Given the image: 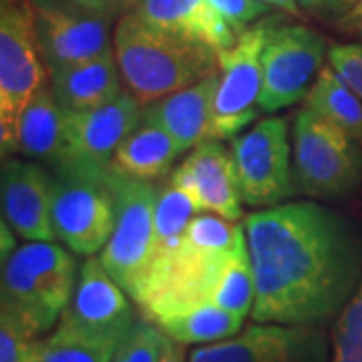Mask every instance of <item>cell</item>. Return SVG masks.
<instances>
[{
	"label": "cell",
	"mask_w": 362,
	"mask_h": 362,
	"mask_svg": "<svg viewBox=\"0 0 362 362\" xmlns=\"http://www.w3.org/2000/svg\"><path fill=\"white\" fill-rule=\"evenodd\" d=\"M77 278V259L69 247L26 242L2 259L0 310L42 338L61 320Z\"/></svg>",
	"instance_id": "cell-3"
},
{
	"label": "cell",
	"mask_w": 362,
	"mask_h": 362,
	"mask_svg": "<svg viewBox=\"0 0 362 362\" xmlns=\"http://www.w3.org/2000/svg\"><path fill=\"white\" fill-rule=\"evenodd\" d=\"M143 105L123 93L95 111H69L65 117V157L59 168L105 169L119 145L141 125ZM57 168V169H59Z\"/></svg>",
	"instance_id": "cell-14"
},
{
	"label": "cell",
	"mask_w": 362,
	"mask_h": 362,
	"mask_svg": "<svg viewBox=\"0 0 362 362\" xmlns=\"http://www.w3.org/2000/svg\"><path fill=\"white\" fill-rule=\"evenodd\" d=\"M346 35H352V37H356V39H362V23L358 26H354V28H350Z\"/></svg>",
	"instance_id": "cell-39"
},
{
	"label": "cell",
	"mask_w": 362,
	"mask_h": 362,
	"mask_svg": "<svg viewBox=\"0 0 362 362\" xmlns=\"http://www.w3.org/2000/svg\"><path fill=\"white\" fill-rule=\"evenodd\" d=\"M113 51L123 85L143 107L220 71L211 47L151 25L137 13L117 21Z\"/></svg>",
	"instance_id": "cell-2"
},
{
	"label": "cell",
	"mask_w": 362,
	"mask_h": 362,
	"mask_svg": "<svg viewBox=\"0 0 362 362\" xmlns=\"http://www.w3.org/2000/svg\"><path fill=\"white\" fill-rule=\"evenodd\" d=\"M168 342V334L157 324L141 316L117 346L111 362H159Z\"/></svg>",
	"instance_id": "cell-28"
},
{
	"label": "cell",
	"mask_w": 362,
	"mask_h": 362,
	"mask_svg": "<svg viewBox=\"0 0 362 362\" xmlns=\"http://www.w3.org/2000/svg\"><path fill=\"white\" fill-rule=\"evenodd\" d=\"M35 33L49 75L103 54L111 47L113 18L69 0H30Z\"/></svg>",
	"instance_id": "cell-11"
},
{
	"label": "cell",
	"mask_w": 362,
	"mask_h": 362,
	"mask_svg": "<svg viewBox=\"0 0 362 362\" xmlns=\"http://www.w3.org/2000/svg\"><path fill=\"white\" fill-rule=\"evenodd\" d=\"M304 107L324 117L362 145V99L330 65L322 66Z\"/></svg>",
	"instance_id": "cell-23"
},
{
	"label": "cell",
	"mask_w": 362,
	"mask_h": 362,
	"mask_svg": "<svg viewBox=\"0 0 362 362\" xmlns=\"http://www.w3.org/2000/svg\"><path fill=\"white\" fill-rule=\"evenodd\" d=\"M61 320L99 342L119 346L137 314L129 294L117 284L99 256H89L78 268L73 298Z\"/></svg>",
	"instance_id": "cell-13"
},
{
	"label": "cell",
	"mask_w": 362,
	"mask_h": 362,
	"mask_svg": "<svg viewBox=\"0 0 362 362\" xmlns=\"http://www.w3.org/2000/svg\"><path fill=\"white\" fill-rule=\"evenodd\" d=\"M117 199L115 232L99 258L127 294L135 290L149 266L156 238V209L159 187L153 181L133 180L107 169Z\"/></svg>",
	"instance_id": "cell-8"
},
{
	"label": "cell",
	"mask_w": 362,
	"mask_h": 362,
	"mask_svg": "<svg viewBox=\"0 0 362 362\" xmlns=\"http://www.w3.org/2000/svg\"><path fill=\"white\" fill-rule=\"evenodd\" d=\"M26 362H39V358L35 356V358H30V361H26Z\"/></svg>",
	"instance_id": "cell-40"
},
{
	"label": "cell",
	"mask_w": 362,
	"mask_h": 362,
	"mask_svg": "<svg viewBox=\"0 0 362 362\" xmlns=\"http://www.w3.org/2000/svg\"><path fill=\"white\" fill-rule=\"evenodd\" d=\"M40 338L8 312L0 310V362H26L37 356Z\"/></svg>",
	"instance_id": "cell-29"
},
{
	"label": "cell",
	"mask_w": 362,
	"mask_h": 362,
	"mask_svg": "<svg viewBox=\"0 0 362 362\" xmlns=\"http://www.w3.org/2000/svg\"><path fill=\"white\" fill-rule=\"evenodd\" d=\"M220 73V71H218ZM214 73L187 89H181L153 105L143 107V119L161 125L177 141L181 151L209 139L214 99L220 75Z\"/></svg>",
	"instance_id": "cell-17"
},
{
	"label": "cell",
	"mask_w": 362,
	"mask_h": 362,
	"mask_svg": "<svg viewBox=\"0 0 362 362\" xmlns=\"http://www.w3.org/2000/svg\"><path fill=\"white\" fill-rule=\"evenodd\" d=\"M181 147L161 125L143 119L141 125L119 145L107 169L133 180L156 181L165 177L180 157Z\"/></svg>",
	"instance_id": "cell-21"
},
{
	"label": "cell",
	"mask_w": 362,
	"mask_h": 362,
	"mask_svg": "<svg viewBox=\"0 0 362 362\" xmlns=\"http://www.w3.org/2000/svg\"><path fill=\"white\" fill-rule=\"evenodd\" d=\"M117 346L99 342L59 320L51 334L40 338L39 362H111Z\"/></svg>",
	"instance_id": "cell-25"
},
{
	"label": "cell",
	"mask_w": 362,
	"mask_h": 362,
	"mask_svg": "<svg viewBox=\"0 0 362 362\" xmlns=\"http://www.w3.org/2000/svg\"><path fill=\"white\" fill-rule=\"evenodd\" d=\"M2 220L26 242H54L52 185L54 175L37 161L6 157L0 175Z\"/></svg>",
	"instance_id": "cell-16"
},
{
	"label": "cell",
	"mask_w": 362,
	"mask_h": 362,
	"mask_svg": "<svg viewBox=\"0 0 362 362\" xmlns=\"http://www.w3.org/2000/svg\"><path fill=\"white\" fill-rule=\"evenodd\" d=\"M169 183L189 195L199 214H214L232 221L244 218L232 151L216 139L195 145L185 161L173 169Z\"/></svg>",
	"instance_id": "cell-15"
},
{
	"label": "cell",
	"mask_w": 362,
	"mask_h": 362,
	"mask_svg": "<svg viewBox=\"0 0 362 362\" xmlns=\"http://www.w3.org/2000/svg\"><path fill=\"white\" fill-rule=\"evenodd\" d=\"M256 2H262V4H266L270 8H276V11H282V13L292 16V18H300L302 16V11L296 4V0H256Z\"/></svg>",
	"instance_id": "cell-36"
},
{
	"label": "cell",
	"mask_w": 362,
	"mask_h": 362,
	"mask_svg": "<svg viewBox=\"0 0 362 362\" xmlns=\"http://www.w3.org/2000/svg\"><path fill=\"white\" fill-rule=\"evenodd\" d=\"M328 63L362 99V42H346V45L330 47Z\"/></svg>",
	"instance_id": "cell-30"
},
{
	"label": "cell",
	"mask_w": 362,
	"mask_h": 362,
	"mask_svg": "<svg viewBox=\"0 0 362 362\" xmlns=\"http://www.w3.org/2000/svg\"><path fill=\"white\" fill-rule=\"evenodd\" d=\"M143 2L145 0H109V11H111V16L119 21L125 14L135 13Z\"/></svg>",
	"instance_id": "cell-33"
},
{
	"label": "cell",
	"mask_w": 362,
	"mask_h": 362,
	"mask_svg": "<svg viewBox=\"0 0 362 362\" xmlns=\"http://www.w3.org/2000/svg\"><path fill=\"white\" fill-rule=\"evenodd\" d=\"M296 4L300 6V11H302V13L318 14V16H320L324 4H326V0H296Z\"/></svg>",
	"instance_id": "cell-38"
},
{
	"label": "cell",
	"mask_w": 362,
	"mask_h": 362,
	"mask_svg": "<svg viewBox=\"0 0 362 362\" xmlns=\"http://www.w3.org/2000/svg\"><path fill=\"white\" fill-rule=\"evenodd\" d=\"M214 304L223 310L233 312L242 318L252 314L254 308V276L247 254V240L233 252L230 262L221 272Z\"/></svg>",
	"instance_id": "cell-26"
},
{
	"label": "cell",
	"mask_w": 362,
	"mask_h": 362,
	"mask_svg": "<svg viewBox=\"0 0 362 362\" xmlns=\"http://www.w3.org/2000/svg\"><path fill=\"white\" fill-rule=\"evenodd\" d=\"M65 117L49 81L26 103L18 125V153L57 169L65 157Z\"/></svg>",
	"instance_id": "cell-20"
},
{
	"label": "cell",
	"mask_w": 362,
	"mask_h": 362,
	"mask_svg": "<svg viewBox=\"0 0 362 362\" xmlns=\"http://www.w3.org/2000/svg\"><path fill=\"white\" fill-rule=\"evenodd\" d=\"M117 199L107 168L54 169L52 228L57 240L77 256H97L115 232Z\"/></svg>",
	"instance_id": "cell-6"
},
{
	"label": "cell",
	"mask_w": 362,
	"mask_h": 362,
	"mask_svg": "<svg viewBox=\"0 0 362 362\" xmlns=\"http://www.w3.org/2000/svg\"><path fill=\"white\" fill-rule=\"evenodd\" d=\"M330 346V362H362V282L334 318Z\"/></svg>",
	"instance_id": "cell-27"
},
{
	"label": "cell",
	"mask_w": 362,
	"mask_h": 362,
	"mask_svg": "<svg viewBox=\"0 0 362 362\" xmlns=\"http://www.w3.org/2000/svg\"><path fill=\"white\" fill-rule=\"evenodd\" d=\"M197 214L199 211L194 206V202L189 199V195L183 194L175 185L168 183L159 192L156 209V238H153V250H151L149 266L169 258L181 246L185 230Z\"/></svg>",
	"instance_id": "cell-24"
},
{
	"label": "cell",
	"mask_w": 362,
	"mask_h": 362,
	"mask_svg": "<svg viewBox=\"0 0 362 362\" xmlns=\"http://www.w3.org/2000/svg\"><path fill=\"white\" fill-rule=\"evenodd\" d=\"M69 2H71V4H77L81 8H87V11L105 14V16L113 18V16H111V11H109V0H69ZM113 21H115V18H113Z\"/></svg>",
	"instance_id": "cell-37"
},
{
	"label": "cell",
	"mask_w": 362,
	"mask_h": 362,
	"mask_svg": "<svg viewBox=\"0 0 362 362\" xmlns=\"http://www.w3.org/2000/svg\"><path fill=\"white\" fill-rule=\"evenodd\" d=\"M264 37L266 23L258 21L238 37L232 49L218 54L220 78L214 99L209 139H233L262 113L259 93Z\"/></svg>",
	"instance_id": "cell-10"
},
{
	"label": "cell",
	"mask_w": 362,
	"mask_h": 362,
	"mask_svg": "<svg viewBox=\"0 0 362 362\" xmlns=\"http://www.w3.org/2000/svg\"><path fill=\"white\" fill-rule=\"evenodd\" d=\"M209 2L238 35H242L254 21L262 18L270 11V6L256 0H209Z\"/></svg>",
	"instance_id": "cell-31"
},
{
	"label": "cell",
	"mask_w": 362,
	"mask_h": 362,
	"mask_svg": "<svg viewBox=\"0 0 362 362\" xmlns=\"http://www.w3.org/2000/svg\"><path fill=\"white\" fill-rule=\"evenodd\" d=\"M230 151L246 206L268 209L282 206L298 194L284 119H259L244 135L233 137Z\"/></svg>",
	"instance_id": "cell-9"
},
{
	"label": "cell",
	"mask_w": 362,
	"mask_h": 362,
	"mask_svg": "<svg viewBox=\"0 0 362 362\" xmlns=\"http://www.w3.org/2000/svg\"><path fill=\"white\" fill-rule=\"evenodd\" d=\"M330 338L320 326L254 322L235 337L202 344L189 362H330Z\"/></svg>",
	"instance_id": "cell-12"
},
{
	"label": "cell",
	"mask_w": 362,
	"mask_h": 362,
	"mask_svg": "<svg viewBox=\"0 0 362 362\" xmlns=\"http://www.w3.org/2000/svg\"><path fill=\"white\" fill-rule=\"evenodd\" d=\"M356 2H358V0H326V4H324L320 16L326 18V21L337 23V21H340L344 14L349 13L350 8H352Z\"/></svg>",
	"instance_id": "cell-32"
},
{
	"label": "cell",
	"mask_w": 362,
	"mask_h": 362,
	"mask_svg": "<svg viewBox=\"0 0 362 362\" xmlns=\"http://www.w3.org/2000/svg\"><path fill=\"white\" fill-rule=\"evenodd\" d=\"M264 23L259 111L278 113L306 101L330 49L322 35L310 26L288 23L282 16L264 18Z\"/></svg>",
	"instance_id": "cell-7"
},
{
	"label": "cell",
	"mask_w": 362,
	"mask_h": 362,
	"mask_svg": "<svg viewBox=\"0 0 362 362\" xmlns=\"http://www.w3.org/2000/svg\"><path fill=\"white\" fill-rule=\"evenodd\" d=\"M292 169L298 194L314 199L346 197L362 187V145L302 107L294 115Z\"/></svg>",
	"instance_id": "cell-4"
},
{
	"label": "cell",
	"mask_w": 362,
	"mask_h": 362,
	"mask_svg": "<svg viewBox=\"0 0 362 362\" xmlns=\"http://www.w3.org/2000/svg\"><path fill=\"white\" fill-rule=\"evenodd\" d=\"M49 81L30 0H0V147L18 153V125L26 103Z\"/></svg>",
	"instance_id": "cell-5"
},
{
	"label": "cell",
	"mask_w": 362,
	"mask_h": 362,
	"mask_svg": "<svg viewBox=\"0 0 362 362\" xmlns=\"http://www.w3.org/2000/svg\"><path fill=\"white\" fill-rule=\"evenodd\" d=\"M153 324H157L171 340L183 346H202L235 337L244 326V318L223 310L216 304H197L192 308L168 314Z\"/></svg>",
	"instance_id": "cell-22"
},
{
	"label": "cell",
	"mask_w": 362,
	"mask_h": 362,
	"mask_svg": "<svg viewBox=\"0 0 362 362\" xmlns=\"http://www.w3.org/2000/svg\"><path fill=\"white\" fill-rule=\"evenodd\" d=\"M159 362H189V356L185 354V346L171 340L165 344V350H163V356Z\"/></svg>",
	"instance_id": "cell-35"
},
{
	"label": "cell",
	"mask_w": 362,
	"mask_h": 362,
	"mask_svg": "<svg viewBox=\"0 0 362 362\" xmlns=\"http://www.w3.org/2000/svg\"><path fill=\"white\" fill-rule=\"evenodd\" d=\"M135 13L159 28L204 42L218 54L232 49L240 37L209 0H145Z\"/></svg>",
	"instance_id": "cell-18"
},
{
	"label": "cell",
	"mask_w": 362,
	"mask_h": 362,
	"mask_svg": "<svg viewBox=\"0 0 362 362\" xmlns=\"http://www.w3.org/2000/svg\"><path fill=\"white\" fill-rule=\"evenodd\" d=\"M121 83L123 77L113 49L49 75L54 99L69 111H95L113 103L125 93Z\"/></svg>",
	"instance_id": "cell-19"
},
{
	"label": "cell",
	"mask_w": 362,
	"mask_h": 362,
	"mask_svg": "<svg viewBox=\"0 0 362 362\" xmlns=\"http://www.w3.org/2000/svg\"><path fill=\"white\" fill-rule=\"evenodd\" d=\"M361 23H362V0H358V2L350 8L349 13L344 14L340 21H337L334 25H337V28H340L342 33H349L350 28L358 26Z\"/></svg>",
	"instance_id": "cell-34"
},
{
	"label": "cell",
	"mask_w": 362,
	"mask_h": 362,
	"mask_svg": "<svg viewBox=\"0 0 362 362\" xmlns=\"http://www.w3.org/2000/svg\"><path fill=\"white\" fill-rule=\"evenodd\" d=\"M254 322L322 326L362 282V247L350 223L318 202H286L246 218Z\"/></svg>",
	"instance_id": "cell-1"
}]
</instances>
